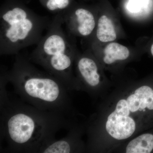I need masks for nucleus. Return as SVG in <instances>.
Returning a JSON list of instances; mask_svg holds the SVG:
<instances>
[{
  "label": "nucleus",
  "mask_w": 153,
  "mask_h": 153,
  "mask_svg": "<svg viewBox=\"0 0 153 153\" xmlns=\"http://www.w3.org/2000/svg\"><path fill=\"white\" fill-rule=\"evenodd\" d=\"M68 125L66 116L10 100L6 90L1 92V138L9 152L38 153L45 143Z\"/></svg>",
  "instance_id": "1"
},
{
  "label": "nucleus",
  "mask_w": 153,
  "mask_h": 153,
  "mask_svg": "<svg viewBox=\"0 0 153 153\" xmlns=\"http://www.w3.org/2000/svg\"><path fill=\"white\" fill-rule=\"evenodd\" d=\"M7 81L23 101L38 109L67 116L71 112L68 91L60 79L34 66L18 53L10 70L4 72Z\"/></svg>",
  "instance_id": "2"
},
{
  "label": "nucleus",
  "mask_w": 153,
  "mask_h": 153,
  "mask_svg": "<svg viewBox=\"0 0 153 153\" xmlns=\"http://www.w3.org/2000/svg\"><path fill=\"white\" fill-rule=\"evenodd\" d=\"M52 20L20 0H5L0 10V55H16L39 43Z\"/></svg>",
  "instance_id": "3"
},
{
  "label": "nucleus",
  "mask_w": 153,
  "mask_h": 153,
  "mask_svg": "<svg viewBox=\"0 0 153 153\" xmlns=\"http://www.w3.org/2000/svg\"><path fill=\"white\" fill-rule=\"evenodd\" d=\"M63 25L62 14H56L47 33L28 58L60 79L70 90L77 87L72 73L74 52Z\"/></svg>",
  "instance_id": "4"
},
{
  "label": "nucleus",
  "mask_w": 153,
  "mask_h": 153,
  "mask_svg": "<svg viewBox=\"0 0 153 153\" xmlns=\"http://www.w3.org/2000/svg\"><path fill=\"white\" fill-rule=\"evenodd\" d=\"M130 113L126 99H122L118 102L114 111L109 115L105 124L107 132L113 138L121 140L133 134L136 124L130 116Z\"/></svg>",
  "instance_id": "5"
},
{
  "label": "nucleus",
  "mask_w": 153,
  "mask_h": 153,
  "mask_svg": "<svg viewBox=\"0 0 153 153\" xmlns=\"http://www.w3.org/2000/svg\"><path fill=\"white\" fill-rule=\"evenodd\" d=\"M61 14L66 28L80 36H90L95 29V18L92 12L87 9L79 7L74 10L71 6Z\"/></svg>",
  "instance_id": "6"
},
{
  "label": "nucleus",
  "mask_w": 153,
  "mask_h": 153,
  "mask_svg": "<svg viewBox=\"0 0 153 153\" xmlns=\"http://www.w3.org/2000/svg\"><path fill=\"white\" fill-rule=\"evenodd\" d=\"M126 100L132 113L153 111V89L149 86L138 88Z\"/></svg>",
  "instance_id": "7"
},
{
  "label": "nucleus",
  "mask_w": 153,
  "mask_h": 153,
  "mask_svg": "<svg viewBox=\"0 0 153 153\" xmlns=\"http://www.w3.org/2000/svg\"><path fill=\"white\" fill-rule=\"evenodd\" d=\"M77 69L79 76L88 87L94 88L100 83V76L97 64L92 58L84 56L77 62Z\"/></svg>",
  "instance_id": "8"
},
{
  "label": "nucleus",
  "mask_w": 153,
  "mask_h": 153,
  "mask_svg": "<svg viewBox=\"0 0 153 153\" xmlns=\"http://www.w3.org/2000/svg\"><path fill=\"white\" fill-rule=\"evenodd\" d=\"M73 134L68 135L59 140L53 138L44 144L39 149L38 153H70L74 152Z\"/></svg>",
  "instance_id": "9"
},
{
  "label": "nucleus",
  "mask_w": 153,
  "mask_h": 153,
  "mask_svg": "<svg viewBox=\"0 0 153 153\" xmlns=\"http://www.w3.org/2000/svg\"><path fill=\"white\" fill-rule=\"evenodd\" d=\"M153 151V134H143L130 142L126 153H149Z\"/></svg>",
  "instance_id": "10"
},
{
  "label": "nucleus",
  "mask_w": 153,
  "mask_h": 153,
  "mask_svg": "<svg viewBox=\"0 0 153 153\" xmlns=\"http://www.w3.org/2000/svg\"><path fill=\"white\" fill-rule=\"evenodd\" d=\"M103 60L107 64H111L117 60H123L128 58L130 52L128 48L117 43H110L104 50Z\"/></svg>",
  "instance_id": "11"
},
{
  "label": "nucleus",
  "mask_w": 153,
  "mask_h": 153,
  "mask_svg": "<svg viewBox=\"0 0 153 153\" xmlns=\"http://www.w3.org/2000/svg\"><path fill=\"white\" fill-rule=\"evenodd\" d=\"M96 37L102 42H111L117 38L116 33L112 21L104 15L99 19Z\"/></svg>",
  "instance_id": "12"
},
{
  "label": "nucleus",
  "mask_w": 153,
  "mask_h": 153,
  "mask_svg": "<svg viewBox=\"0 0 153 153\" xmlns=\"http://www.w3.org/2000/svg\"><path fill=\"white\" fill-rule=\"evenodd\" d=\"M40 2L49 12L61 13L71 5L72 0H40Z\"/></svg>",
  "instance_id": "13"
},
{
  "label": "nucleus",
  "mask_w": 153,
  "mask_h": 153,
  "mask_svg": "<svg viewBox=\"0 0 153 153\" xmlns=\"http://www.w3.org/2000/svg\"><path fill=\"white\" fill-rule=\"evenodd\" d=\"M151 53H152V55L153 56V44L152 45V47H151Z\"/></svg>",
  "instance_id": "14"
}]
</instances>
